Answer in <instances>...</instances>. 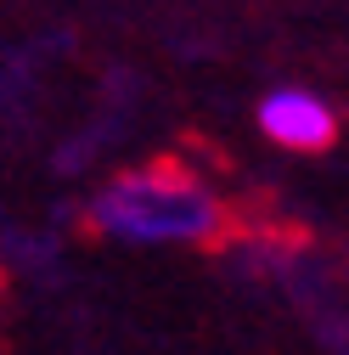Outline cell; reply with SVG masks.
I'll list each match as a JSON object with an SVG mask.
<instances>
[{
  "label": "cell",
  "instance_id": "7a4b0ae2",
  "mask_svg": "<svg viewBox=\"0 0 349 355\" xmlns=\"http://www.w3.org/2000/svg\"><path fill=\"white\" fill-rule=\"evenodd\" d=\"M259 130L276 141V147H298V153H310V147H327L332 141V130H338V119H332V107L321 102V96H310V91H271L265 102H259Z\"/></svg>",
  "mask_w": 349,
  "mask_h": 355
},
{
  "label": "cell",
  "instance_id": "6da1fadb",
  "mask_svg": "<svg viewBox=\"0 0 349 355\" xmlns=\"http://www.w3.org/2000/svg\"><path fill=\"white\" fill-rule=\"evenodd\" d=\"M214 214H220L214 198L174 175H124L91 203L96 226L129 243H192L214 226Z\"/></svg>",
  "mask_w": 349,
  "mask_h": 355
}]
</instances>
